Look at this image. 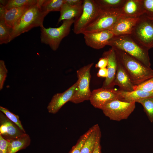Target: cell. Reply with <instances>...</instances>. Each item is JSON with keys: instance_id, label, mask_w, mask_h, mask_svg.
Returning <instances> with one entry per match:
<instances>
[{"instance_id": "obj_30", "label": "cell", "mask_w": 153, "mask_h": 153, "mask_svg": "<svg viewBox=\"0 0 153 153\" xmlns=\"http://www.w3.org/2000/svg\"><path fill=\"white\" fill-rule=\"evenodd\" d=\"M134 90H140L146 92L153 91V77L139 85H135Z\"/></svg>"}, {"instance_id": "obj_37", "label": "cell", "mask_w": 153, "mask_h": 153, "mask_svg": "<svg viewBox=\"0 0 153 153\" xmlns=\"http://www.w3.org/2000/svg\"><path fill=\"white\" fill-rule=\"evenodd\" d=\"M97 75L98 77L106 78L108 75V71L107 67L99 69Z\"/></svg>"}, {"instance_id": "obj_38", "label": "cell", "mask_w": 153, "mask_h": 153, "mask_svg": "<svg viewBox=\"0 0 153 153\" xmlns=\"http://www.w3.org/2000/svg\"><path fill=\"white\" fill-rule=\"evenodd\" d=\"M7 10L5 6L0 4V20H3V17Z\"/></svg>"}, {"instance_id": "obj_23", "label": "cell", "mask_w": 153, "mask_h": 153, "mask_svg": "<svg viewBox=\"0 0 153 153\" xmlns=\"http://www.w3.org/2000/svg\"><path fill=\"white\" fill-rule=\"evenodd\" d=\"M126 0H95L101 10L121 9Z\"/></svg>"}, {"instance_id": "obj_26", "label": "cell", "mask_w": 153, "mask_h": 153, "mask_svg": "<svg viewBox=\"0 0 153 153\" xmlns=\"http://www.w3.org/2000/svg\"><path fill=\"white\" fill-rule=\"evenodd\" d=\"M137 102L142 105L149 120L153 122V97L141 99Z\"/></svg>"}, {"instance_id": "obj_21", "label": "cell", "mask_w": 153, "mask_h": 153, "mask_svg": "<svg viewBox=\"0 0 153 153\" xmlns=\"http://www.w3.org/2000/svg\"><path fill=\"white\" fill-rule=\"evenodd\" d=\"M8 141L9 144L7 153H16L25 149L30 144L31 142L29 136L26 133L16 139Z\"/></svg>"}, {"instance_id": "obj_1", "label": "cell", "mask_w": 153, "mask_h": 153, "mask_svg": "<svg viewBox=\"0 0 153 153\" xmlns=\"http://www.w3.org/2000/svg\"><path fill=\"white\" fill-rule=\"evenodd\" d=\"M114 49L118 61L123 66L134 85H139L153 77V70L150 67L123 51Z\"/></svg>"}, {"instance_id": "obj_14", "label": "cell", "mask_w": 153, "mask_h": 153, "mask_svg": "<svg viewBox=\"0 0 153 153\" xmlns=\"http://www.w3.org/2000/svg\"><path fill=\"white\" fill-rule=\"evenodd\" d=\"M103 57H106L108 60L107 69L108 75L104 81L102 87L107 89L113 88L114 81L117 70L118 61L114 49L111 47L105 52Z\"/></svg>"}, {"instance_id": "obj_34", "label": "cell", "mask_w": 153, "mask_h": 153, "mask_svg": "<svg viewBox=\"0 0 153 153\" xmlns=\"http://www.w3.org/2000/svg\"><path fill=\"white\" fill-rule=\"evenodd\" d=\"M108 64L107 58L104 57L100 58L98 62L95 64V67L96 68L100 69L106 68Z\"/></svg>"}, {"instance_id": "obj_33", "label": "cell", "mask_w": 153, "mask_h": 153, "mask_svg": "<svg viewBox=\"0 0 153 153\" xmlns=\"http://www.w3.org/2000/svg\"><path fill=\"white\" fill-rule=\"evenodd\" d=\"M9 142L0 135V153H7Z\"/></svg>"}, {"instance_id": "obj_15", "label": "cell", "mask_w": 153, "mask_h": 153, "mask_svg": "<svg viewBox=\"0 0 153 153\" xmlns=\"http://www.w3.org/2000/svg\"><path fill=\"white\" fill-rule=\"evenodd\" d=\"M139 18L121 17L109 30L115 36L131 35Z\"/></svg>"}, {"instance_id": "obj_10", "label": "cell", "mask_w": 153, "mask_h": 153, "mask_svg": "<svg viewBox=\"0 0 153 153\" xmlns=\"http://www.w3.org/2000/svg\"><path fill=\"white\" fill-rule=\"evenodd\" d=\"M115 100H119L116 90L101 87L92 92L89 100L94 107L101 109L107 104Z\"/></svg>"}, {"instance_id": "obj_28", "label": "cell", "mask_w": 153, "mask_h": 153, "mask_svg": "<svg viewBox=\"0 0 153 153\" xmlns=\"http://www.w3.org/2000/svg\"><path fill=\"white\" fill-rule=\"evenodd\" d=\"M37 0H9L5 6L7 10L32 5L37 3Z\"/></svg>"}, {"instance_id": "obj_2", "label": "cell", "mask_w": 153, "mask_h": 153, "mask_svg": "<svg viewBox=\"0 0 153 153\" xmlns=\"http://www.w3.org/2000/svg\"><path fill=\"white\" fill-rule=\"evenodd\" d=\"M48 13L43 11L37 2L36 3L30 5L12 29L10 41L33 27H43V22L44 18Z\"/></svg>"}, {"instance_id": "obj_13", "label": "cell", "mask_w": 153, "mask_h": 153, "mask_svg": "<svg viewBox=\"0 0 153 153\" xmlns=\"http://www.w3.org/2000/svg\"><path fill=\"white\" fill-rule=\"evenodd\" d=\"M77 85L76 82L64 92L54 95L47 107L48 112L56 114L66 103L70 101L74 94Z\"/></svg>"}, {"instance_id": "obj_6", "label": "cell", "mask_w": 153, "mask_h": 153, "mask_svg": "<svg viewBox=\"0 0 153 153\" xmlns=\"http://www.w3.org/2000/svg\"><path fill=\"white\" fill-rule=\"evenodd\" d=\"M93 64V63L89 64L77 71V85L70 102L78 104L89 100L92 94L90 87L91 77L90 71Z\"/></svg>"}, {"instance_id": "obj_11", "label": "cell", "mask_w": 153, "mask_h": 153, "mask_svg": "<svg viewBox=\"0 0 153 153\" xmlns=\"http://www.w3.org/2000/svg\"><path fill=\"white\" fill-rule=\"evenodd\" d=\"M85 42L89 47L99 49L107 45L114 35L110 30H106L83 34Z\"/></svg>"}, {"instance_id": "obj_29", "label": "cell", "mask_w": 153, "mask_h": 153, "mask_svg": "<svg viewBox=\"0 0 153 153\" xmlns=\"http://www.w3.org/2000/svg\"><path fill=\"white\" fill-rule=\"evenodd\" d=\"M0 110L10 120L16 124L22 131L26 133L25 130L21 124V122L19 120L18 116L13 114L7 108L1 106L0 107Z\"/></svg>"}, {"instance_id": "obj_24", "label": "cell", "mask_w": 153, "mask_h": 153, "mask_svg": "<svg viewBox=\"0 0 153 153\" xmlns=\"http://www.w3.org/2000/svg\"><path fill=\"white\" fill-rule=\"evenodd\" d=\"M65 3V0H44L41 6L42 10L44 12L60 11Z\"/></svg>"}, {"instance_id": "obj_3", "label": "cell", "mask_w": 153, "mask_h": 153, "mask_svg": "<svg viewBox=\"0 0 153 153\" xmlns=\"http://www.w3.org/2000/svg\"><path fill=\"white\" fill-rule=\"evenodd\" d=\"M107 45L123 51L146 66L150 67L148 50L138 44L130 35L114 36L109 41Z\"/></svg>"}, {"instance_id": "obj_19", "label": "cell", "mask_w": 153, "mask_h": 153, "mask_svg": "<svg viewBox=\"0 0 153 153\" xmlns=\"http://www.w3.org/2000/svg\"><path fill=\"white\" fill-rule=\"evenodd\" d=\"M82 10L83 4L72 6L65 3L60 11V16L58 20V23L65 20H76L81 15Z\"/></svg>"}, {"instance_id": "obj_12", "label": "cell", "mask_w": 153, "mask_h": 153, "mask_svg": "<svg viewBox=\"0 0 153 153\" xmlns=\"http://www.w3.org/2000/svg\"><path fill=\"white\" fill-rule=\"evenodd\" d=\"M25 133L0 111V135L3 138L7 140L14 139Z\"/></svg>"}, {"instance_id": "obj_5", "label": "cell", "mask_w": 153, "mask_h": 153, "mask_svg": "<svg viewBox=\"0 0 153 153\" xmlns=\"http://www.w3.org/2000/svg\"><path fill=\"white\" fill-rule=\"evenodd\" d=\"M141 46L149 50L153 47V19L145 14L139 17L131 35Z\"/></svg>"}, {"instance_id": "obj_32", "label": "cell", "mask_w": 153, "mask_h": 153, "mask_svg": "<svg viewBox=\"0 0 153 153\" xmlns=\"http://www.w3.org/2000/svg\"><path fill=\"white\" fill-rule=\"evenodd\" d=\"M8 70L6 68L5 62L0 60V90L3 88L4 82L7 76Z\"/></svg>"}, {"instance_id": "obj_17", "label": "cell", "mask_w": 153, "mask_h": 153, "mask_svg": "<svg viewBox=\"0 0 153 153\" xmlns=\"http://www.w3.org/2000/svg\"><path fill=\"white\" fill-rule=\"evenodd\" d=\"M118 61V60H117ZM113 85L118 86L119 90L130 92L134 90L135 86L129 75L122 66L118 61L117 67Z\"/></svg>"}, {"instance_id": "obj_35", "label": "cell", "mask_w": 153, "mask_h": 153, "mask_svg": "<svg viewBox=\"0 0 153 153\" xmlns=\"http://www.w3.org/2000/svg\"><path fill=\"white\" fill-rule=\"evenodd\" d=\"M101 134L98 137L94 150L92 153H101L100 140Z\"/></svg>"}, {"instance_id": "obj_18", "label": "cell", "mask_w": 153, "mask_h": 153, "mask_svg": "<svg viewBox=\"0 0 153 153\" xmlns=\"http://www.w3.org/2000/svg\"><path fill=\"white\" fill-rule=\"evenodd\" d=\"M119 100L128 102H137L144 98L153 97V91L146 92L140 90L128 92L119 90H117Z\"/></svg>"}, {"instance_id": "obj_22", "label": "cell", "mask_w": 153, "mask_h": 153, "mask_svg": "<svg viewBox=\"0 0 153 153\" xmlns=\"http://www.w3.org/2000/svg\"><path fill=\"white\" fill-rule=\"evenodd\" d=\"M101 134L99 127L98 124L95 127L84 142L82 147L80 153H92L94 148L97 138Z\"/></svg>"}, {"instance_id": "obj_8", "label": "cell", "mask_w": 153, "mask_h": 153, "mask_svg": "<svg viewBox=\"0 0 153 153\" xmlns=\"http://www.w3.org/2000/svg\"><path fill=\"white\" fill-rule=\"evenodd\" d=\"M135 104V102L115 100L107 104L101 110L104 115L110 120L120 121L128 118L134 111Z\"/></svg>"}, {"instance_id": "obj_16", "label": "cell", "mask_w": 153, "mask_h": 153, "mask_svg": "<svg viewBox=\"0 0 153 153\" xmlns=\"http://www.w3.org/2000/svg\"><path fill=\"white\" fill-rule=\"evenodd\" d=\"M145 14L141 0H126L121 10L122 17L139 18Z\"/></svg>"}, {"instance_id": "obj_31", "label": "cell", "mask_w": 153, "mask_h": 153, "mask_svg": "<svg viewBox=\"0 0 153 153\" xmlns=\"http://www.w3.org/2000/svg\"><path fill=\"white\" fill-rule=\"evenodd\" d=\"M146 15L153 19V0H141Z\"/></svg>"}, {"instance_id": "obj_27", "label": "cell", "mask_w": 153, "mask_h": 153, "mask_svg": "<svg viewBox=\"0 0 153 153\" xmlns=\"http://www.w3.org/2000/svg\"><path fill=\"white\" fill-rule=\"evenodd\" d=\"M95 125L90 128L84 133L81 135L76 144L73 146L69 153H80L82 146L88 137L93 131Z\"/></svg>"}, {"instance_id": "obj_4", "label": "cell", "mask_w": 153, "mask_h": 153, "mask_svg": "<svg viewBox=\"0 0 153 153\" xmlns=\"http://www.w3.org/2000/svg\"><path fill=\"white\" fill-rule=\"evenodd\" d=\"M75 19L63 21L61 25L56 28H41V41L42 43L48 45L53 50L58 48L62 40L69 33Z\"/></svg>"}, {"instance_id": "obj_7", "label": "cell", "mask_w": 153, "mask_h": 153, "mask_svg": "<svg viewBox=\"0 0 153 153\" xmlns=\"http://www.w3.org/2000/svg\"><path fill=\"white\" fill-rule=\"evenodd\" d=\"M121 10L101 9L99 15L85 29L82 34L110 30L122 17Z\"/></svg>"}, {"instance_id": "obj_36", "label": "cell", "mask_w": 153, "mask_h": 153, "mask_svg": "<svg viewBox=\"0 0 153 153\" xmlns=\"http://www.w3.org/2000/svg\"><path fill=\"white\" fill-rule=\"evenodd\" d=\"M65 3L69 5L76 6L83 4L84 0H65Z\"/></svg>"}, {"instance_id": "obj_20", "label": "cell", "mask_w": 153, "mask_h": 153, "mask_svg": "<svg viewBox=\"0 0 153 153\" xmlns=\"http://www.w3.org/2000/svg\"><path fill=\"white\" fill-rule=\"evenodd\" d=\"M31 5L7 10L3 18L6 25L12 29L24 13Z\"/></svg>"}, {"instance_id": "obj_9", "label": "cell", "mask_w": 153, "mask_h": 153, "mask_svg": "<svg viewBox=\"0 0 153 153\" xmlns=\"http://www.w3.org/2000/svg\"><path fill=\"white\" fill-rule=\"evenodd\" d=\"M101 12L95 0H84L82 13L75 20L74 23V32L76 34L82 33L85 29L96 18Z\"/></svg>"}, {"instance_id": "obj_25", "label": "cell", "mask_w": 153, "mask_h": 153, "mask_svg": "<svg viewBox=\"0 0 153 153\" xmlns=\"http://www.w3.org/2000/svg\"><path fill=\"white\" fill-rule=\"evenodd\" d=\"M12 29L8 27L4 20H0V44H7L10 42Z\"/></svg>"}]
</instances>
